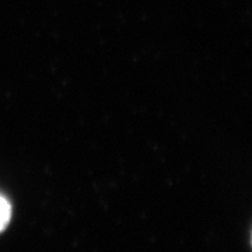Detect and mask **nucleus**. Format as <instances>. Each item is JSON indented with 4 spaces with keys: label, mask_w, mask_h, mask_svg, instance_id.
<instances>
[{
    "label": "nucleus",
    "mask_w": 252,
    "mask_h": 252,
    "mask_svg": "<svg viewBox=\"0 0 252 252\" xmlns=\"http://www.w3.org/2000/svg\"><path fill=\"white\" fill-rule=\"evenodd\" d=\"M11 216V209H10L9 202L0 195V231L4 230V227L7 225Z\"/></svg>",
    "instance_id": "obj_1"
}]
</instances>
